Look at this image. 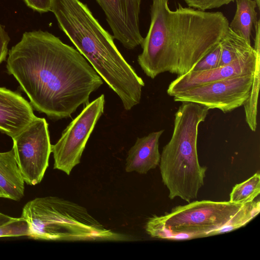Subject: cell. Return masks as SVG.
I'll use <instances>...</instances> for the list:
<instances>
[{
	"instance_id": "cell-14",
	"label": "cell",
	"mask_w": 260,
	"mask_h": 260,
	"mask_svg": "<svg viewBox=\"0 0 260 260\" xmlns=\"http://www.w3.org/2000/svg\"><path fill=\"white\" fill-rule=\"evenodd\" d=\"M24 183L13 148L0 152V188L6 198L20 200L24 195Z\"/></svg>"
},
{
	"instance_id": "cell-20",
	"label": "cell",
	"mask_w": 260,
	"mask_h": 260,
	"mask_svg": "<svg viewBox=\"0 0 260 260\" xmlns=\"http://www.w3.org/2000/svg\"><path fill=\"white\" fill-rule=\"evenodd\" d=\"M220 53L221 45L219 42L196 64L191 71H204L218 67Z\"/></svg>"
},
{
	"instance_id": "cell-21",
	"label": "cell",
	"mask_w": 260,
	"mask_h": 260,
	"mask_svg": "<svg viewBox=\"0 0 260 260\" xmlns=\"http://www.w3.org/2000/svg\"><path fill=\"white\" fill-rule=\"evenodd\" d=\"M188 7L206 11L214 8H218L223 5L229 4L235 0H184Z\"/></svg>"
},
{
	"instance_id": "cell-18",
	"label": "cell",
	"mask_w": 260,
	"mask_h": 260,
	"mask_svg": "<svg viewBox=\"0 0 260 260\" xmlns=\"http://www.w3.org/2000/svg\"><path fill=\"white\" fill-rule=\"evenodd\" d=\"M260 50L257 52L255 69L249 97L244 104L246 122L255 132L257 127V101L259 88Z\"/></svg>"
},
{
	"instance_id": "cell-5",
	"label": "cell",
	"mask_w": 260,
	"mask_h": 260,
	"mask_svg": "<svg viewBox=\"0 0 260 260\" xmlns=\"http://www.w3.org/2000/svg\"><path fill=\"white\" fill-rule=\"evenodd\" d=\"M209 110L196 103L183 102L175 114L173 134L162 149L159 162L162 181L170 200L179 198L191 202L204 185L207 168L200 165L197 138L199 126Z\"/></svg>"
},
{
	"instance_id": "cell-26",
	"label": "cell",
	"mask_w": 260,
	"mask_h": 260,
	"mask_svg": "<svg viewBox=\"0 0 260 260\" xmlns=\"http://www.w3.org/2000/svg\"><path fill=\"white\" fill-rule=\"evenodd\" d=\"M255 1H256V4H257V8L258 9H259V8H260V0H255Z\"/></svg>"
},
{
	"instance_id": "cell-2",
	"label": "cell",
	"mask_w": 260,
	"mask_h": 260,
	"mask_svg": "<svg viewBox=\"0 0 260 260\" xmlns=\"http://www.w3.org/2000/svg\"><path fill=\"white\" fill-rule=\"evenodd\" d=\"M169 0H152L150 23L137 61L151 79L169 72L180 76L218 44L229 22L221 12H207L179 4L171 10Z\"/></svg>"
},
{
	"instance_id": "cell-3",
	"label": "cell",
	"mask_w": 260,
	"mask_h": 260,
	"mask_svg": "<svg viewBox=\"0 0 260 260\" xmlns=\"http://www.w3.org/2000/svg\"><path fill=\"white\" fill-rule=\"evenodd\" d=\"M50 11L77 50L119 96L124 109L130 110L139 104L144 81L88 6L80 0H52Z\"/></svg>"
},
{
	"instance_id": "cell-22",
	"label": "cell",
	"mask_w": 260,
	"mask_h": 260,
	"mask_svg": "<svg viewBox=\"0 0 260 260\" xmlns=\"http://www.w3.org/2000/svg\"><path fill=\"white\" fill-rule=\"evenodd\" d=\"M52 0H24L26 5L39 13L50 11Z\"/></svg>"
},
{
	"instance_id": "cell-7",
	"label": "cell",
	"mask_w": 260,
	"mask_h": 260,
	"mask_svg": "<svg viewBox=\"0 0 260 260\" xmlns=\"http://www.w3.org/2000/svg\"><path fill=\"white\" fill-rule=\"evenodd\" d=\"M105 95L88 103L67 126L58 141L51 145L54 169L69 175L81 158L88 140L98 120L104 113Z\"/></svg>"
},
{
	"instance_id": "cell-6",
	"label": "cell",
	"mask_w": 260,
	"mask_h": 260,
	"mask_svg": "<svg viewBox=\"0 0 260 260\" xmlns=\"http://www.w3.org/2000/svg\"><path fill=\"white\" fill-rule=\"evenodd\" d=\"M21 217L28 223L29 237L49 241L123 240L106 228L84 207L57 197L35 198L26 203Z\"/></svg>"
},
{
	"instance_id": "cell-24",
	"label": "cell",
	"mask_w": 260,
	"mask_h": 260,
	"mask_svg": "<svg viewBox=\"0 0 260 260\" xmlns=\"http://www.w3.org/2000/svg\"><path fill=\"white\" fill-rule=\"evenodd\" d=\"M16 218L0 212V225L7 223L15 220Z\"/></svg>"
},
{
	"instance_id": "cell-12",
	"label": "cell",
	"mask_w": 260,
	"mask_h": 260,
	"mask_svg": "<svg viewBox=\"0 0 260 260\" xmlns=\"http://www.w3.org/2000/svg\"><path fill=\"white\" fill-rule=\"evenodd\" d=\"M37 117L21 94L0 87V132L12 139Z\"/></svg>"
},
{
	"instance_id": "cell-16",
	"label": "cell",
	"mask_w": 260,
	"mask_h": 260,
	"mask_svg": "<svg viewBox=\"0 0 260 260\" xmlns=\"http://www.w3.org/2000/svg\"><path fill=\"white\" fill-rule=\"evenodd\" d=\"M220 43L221 53L218 67L228 64L254 50L251 44L229 27Z\"/></svg>"
},
{
	"instance_id": "cell-1",
	"label": "cell",
	"mask_w": 260,
	"mask_h": 260,
	"mask_svg": "<svg viewBox=\"0 0 260 260\" xmlns=\"http://www.w3.org/2000/svg\"><path fill=\"white\" fill-rule=\"evenodd\" d=\"M6 67L32 107L53 120L71 117L103 84L77 49L41 30L23 33L9 51Z\"/></svg>"
},
{
	"instance_id": "cell-19",
	"label": "cell",
	"mask_w": 260,
	"mask_h": 260,
	"mask_svg": "<svg viewBox=\"0 0 260 260\" xmlns=\"http://www.w3.org/2000/svg\"><path fill=\"white\" fill-rule=\"evenodd\" d=\"M29 235L28 223L21 217L0 225V237H28Z\"/></svg>"
},
{
	"instance_id": "cell-15",
	"label": "cell",
	"mask_w": 260,
	"mask_h": 260,
	"mask_svg": "<svg viewBox=\"0 0 260 260\" xmlns=\"http://www.w3.org/2000/svg\"><path fill=\"white\" fill-rule=\"evenodd\" d=\"M236 10L229 27L235 34L251 44V31L258 20L255 0H236Z\"/></svg>"
},
{
	"instance_id": "cell-10",
	"label": "cell",
	"mask_w": 260,
	"mask_h": 260,
	"mask_svg": "<svg viewBox=\"0 0 260 260\" xmlns=\"http://www.w3.org/2000/svg\"><path fill=\"white\" fill-rule=\"evenodd\" d=\"M254 50L231 63L204 71H190L178 76L167 90L171 96L186 90L235 76L254 73L257 52L260 50V28H255Z\"/></svg>"
},
{
	"instance_id": "cell-13",
	"label": "cell",
	"mask_w": 260,
	"mask_h": 260,
	"mask_svg": "<svg viewBox=\"0 0 260 260\" xmlns=\"http://www.w3.org/2000/svg\"><path fill=\"white\" fill-rule=\"evenodd\" d=\"M164 130L150 133L138 138L129 149L126 159V172H136L146 174L159 164V140Z\"/></svg>"
},
{
	"instance_id": "cell-4",
	"label": "cell",
	"mask_w": 260,
	"mask_h": 260,
	"mask_svg": "<svg viewBox=\"0 0 260 260\" xmlns=\"http://www.w3.org/2000/svg\"><path fill=\"white\" fill-rule=\"evenodd\" d=\"M260 202L245 204L210 200L196 201L173 208L147 221L145 230L151 237L185 240L219 235L240 228L256 216Z\"/></svg>"
},
{
	"instance_id": "cell-17",
	"label": "cell",
	"mask_w": 260,
	"mask_h": 260,
	"mask_svg": "<svg viewBox=\"0 0 260 260\" xmlns=\"http://www.w3.org/2000/svg\"><path fill=\"white\" fill-rule=\"evenodd\" d=\"M260 193V174L255 173L249 178L236 184L230 194L229 202L245 204L254 201Z\"/></svg>"
},
{
	"instance_id": "cell-25",
	"label": "cell",
	"mask_w": 260,
	"mask_h": 260,
	"mask_svg": "<svg viewBox=\"0 0 260 260\" xmlns=\"http://www.w3.org/2000/svg\"><path fill=\"white\" fill-rule=\"evenodd\" d=\"M0 198H6L5 195L2 190V189L0 188Z\"/></svg>"
},
{
	"instance_id": "cell-8",
	"label": "cell",
	"mask_w": 260,
	"mask_h": 260,
	"mask_svg": "<svg viewBox=\"0 0 260 260\" xmlns=\"http://www.w3.org/2000/svg\"><path fill=\"white\" fill-rule=\"evenodd\" d=\"M13 149L25 183L35 185L42 180L51 153L48 124L37 117L12 138Z\"/></svg>"
},
{
	"instance_id": "cell-23",
	"label": "cell",
	"mask_w": 260,
	"mask_h": 260,
	"mask_svg": "<svg viewBox=\"0 0 260 260\" xmlns=\"http://www.w3.org/2000/svg\"><path fill=\"white\" fill-rule=\"evenodd\" d=\"M10 40L7 32L0 24V64L6 60L8 53V46Z\"/></svg>"
},
{
	"instance_id": "cell-11",
	"label": "cell",
	"mask_w": 260,
	"mask_h": 260,
	"mask_svg": "<svg viewBox=\"0 0 260 260\" xmlns=\"http://www.w3.org/2000/svg\"><path fill=\"white\" fill-rule=\"evenodd\" d=\"M104 11L114 39L126 49L142 45L140 29L142 0H95Z\"/></svg>"
},
{
	"instance_id": "cell-9",
	"label": "cell",
	"mask_w": 260,
	"mask_h": 260,
	"mask_svg": "<svg viewBox=\"0 0 260 260\" xmlns=\"http://www.w3.org/2000/svg\"><path fill=\"white\" fill-rule=\"evenodd\" d=\"M253 75L235 76L192 88L175 94L174 101L194 103L209 109L230 112L244 105L247 100Z\"/></svg>"
}]
</instances>
